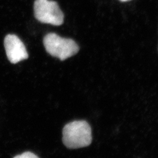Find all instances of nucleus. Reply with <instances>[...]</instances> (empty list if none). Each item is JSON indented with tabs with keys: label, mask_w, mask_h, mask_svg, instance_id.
<instances>
[{
	"label": "nucleus",
	"mask_w": 158,
	"mask_h": 158,
	"mask_svg": "<svg viewBox=\"0 0 158 158\" xmlns=\"http://www.w3.org/2000/svg\"><path fill=\"white\" fill-rule=\"evenodd\" d=\"M6 55L10 62L15 64L26 60L28 53L23 43L17 35L10 34L4 39Z\"/></svg>",
	"instance_id": "20e7f679"
},
{
	"label": "nucleus",
	"mask_w": 158,
	"mask_h": 158,
	"mask_svg": "<svg viewBox=\"0 0 158 158\" xmlns=\"http://www.w3.org/2000/svg\"><path fill=\"white\" fill-rule=\"evenodd\" d=\"M34 15L40 22L55 26L62 25L64 15L56 2L51 0H36Z\"/></svg>",
	"instance_id": "7ed1b4c3"
},
{
	"label": "nucleus",
	"mask_w": 158,
	"mask_h": 158,
	"mask_svg": "<svg viewBox=\"0 0 158 158\" xmlns=\"http://www.w3.org/2000/svg\"><path fill=\"white\" fill-rule=\"evenodd\" d=\"M63 143L69 149H79L89 146L92 141L91 129L85 121H74L63 129Z\"/></svg>",
	"instance_id": "f257e3e1"
},
{
	"label": "nucleus",
	"mask_w": 158,
	"mask_h": 158,
	"mask_svg": "<svg viewBox=\"0 0 158 158\" xmlns=\"http://www.w3.org/2000/svg\"><path fill=\"white\" fill-rule=\"evenodd\" d=\"M14 158H39L37 155L31 152H25L15 156Z\"/></svg>",
	"instance_id": "39448f33"
},
{
	"label": "nucleus",
	"mask_w": 158,
	"mask_h": 158,
	"mask_svg": "<svg viewBox=\"0 0 158 158\" xmlns=\"http://www.w3.org/2000/svg\"><path fill=\"white\" fill-rule=\"evenodd\" d=\"M120 1H121V2H127V1H131V0H119Z\"/></svg>",
	"instance_id": "423d86ee"
},
{
	"label": "nucleus",
	"mask_w": 158,
	"mask_h": 158,
	"mask_svg": "<svg viewBox=\"0 0 158 158\" xmlns=\"http://www.w3.org/2000/svg\"><path fill=\"white\" fill-rule=\"evenodd\" d=\"M44 45L49 54L62 61L75 55L79 51V46L74 40L60 37L55 33L46 35Z\"/></svg>",
	"instance_id": "f03ea898"
}]
</instances>
